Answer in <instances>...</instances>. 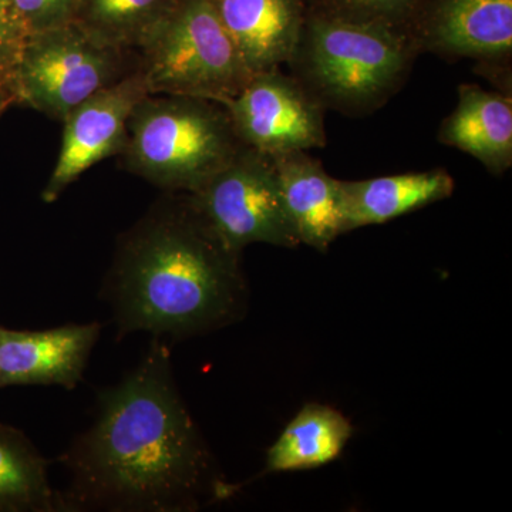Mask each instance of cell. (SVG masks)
<instances>
[{
  "label": "cell",
  "instance_id": "6da1fadb",
  "mask_svg": "<svg viewBox=\"0 0 512 512\" xmlns=\"http://www.w3.org/2000/svg\"><path fill=\"white\" fill-rule=\"evenodd\" d=\"M59 512H194L231 497L175 382L167 340L101 390L92 424L59 458Z\"/></svg>",
  "mask_w": 512,
  "mask_h": 512
},
{
  "label": "cell",
  "instance_id": "7a4b0ae2",
  "mask_svg": "<svg viewBox=\"0 0 512 512\" xmlns=\"http://www.w3.org/2000/svg\"><path fill=\"white\" fill-rule=\"evenodd\" d=\"M101 298L117 338L185 340L247 315L242 252L229 247L187 192H164L117 241Z\"/></svg>",
  "mask_w": 512,
  "mask_h": 512
},
{
  "label": "cell",
  "instance_id": "3957f363",
  "mask_svg": "<svg viewBox=\"0 0 512 512\" xmlns=\"http://www.w3.org/2000/svg\"><path fill=\"white\" fill-rule=\"evenodd\" d=\"M420 55L404 30L306 10L286 66L323 109L366 117L403 89Z\"/></svg>",
  "mask_w": 512,
  "mask_h": 512
},
{
  "label": "cell",
  "instance_id": "277c9868",
  "mask_svg": "<svg viewBox=\"0 0 512 512\" xmlns=\"http://www.w3.org/2000/svg\"><path fill=\"white\" fill-rule=\"evenodd\" d=\"M244 146L224 104L147 94L127 124L123 167L163 192H195Z\"/></svg>",
  "mask_w": 512,
  "mask_h": 512
},
{
  "label": "cell",
  "instance_id": "5b68a950",
  "mask_svg": "<svg viewBox=\"0 0 512 512\" xmlns=\"http://www.w3.org/2000/svg\"><path fill=\"white\" fill-rule=\"evenodd\" d=\"M148 93L225 104L252 73L211 0H178L137 52Z\"/></svg>",
  "mask_w": 512,
  "mask_h": 512
},
{
  "label": "cell",
  "instance_id": "8992f818",
  "mask_svg": "<svg viewBox=\"0 0 512 512\" xmlns=\"http://www.w3.org/2000/svg\"><path fill=\"white\" fill-rule=\"evenodd\" d=\"M136 69L137 55L104 45L77 23L29 33L19 67V106L63 121Z\"/></svg>",
  "mask_w": 512,
  "mask_h": 512
},
{
  "label": "cell",
  "instance_id": "52a82bcc",
  "mask_svg": "<svg viewBox=\"0 0 512 512\" xmlns=\"http://www.w3.org/2000/svg\"><path fill=\"white\" fill-rule=\"evenodd\" d=\"M191 198L229 247L249 245L295 249L301 245L288 212L274 160L242 146Z\"/></svg>",
  "mask_w": 512,
  "mask_h": 512
},
{
  "label": "cell",
  "instance_id": "ba28073f",
  "mask_svg": "<svg viewBox=\"0 0 512 512\" xmlns=\"http://www.w3.org/2000/svg\"><path fill=\"white\" fill-rule=\"evenodd\" d=\"M224 106L241 143L268 156L326 146V110L281 69L252 74Z\"/></svg>",
  "mask_w": 512,
  "mask_h": 512
},
{
  "label": "cell",
  "instance_id": "9c48e42d",
  "mask_svg": "<svg viewBox=\"0 0 512 512\" xmlns=\"http://www.w3.org/2000/svg\"><path fill=\"white\" fill-rule=\"evenodd\" d=\"M410 35L420 53L476 60L511 82L512 0H424Z\"/></svg>",
  "mask_w": 512,
  "mask_h": 512
},
{
  "label": "cell",
  "instance_id": "30bf717a",
  "mask_svg": "<svg viewBox=\"0 0 512 512\" xmlns=\"http://www.w3.org/2000/svg\"><path fill=\"white\" fill-rule=\"evenodd\" d=\"M147 94L146 80L137 67L64 117L62 147L42 192L46 204L59 200L93 165L123 153L128 119Z\"/></svg>",
  "mask_w": 512,
  "mask_h": 512
},
{
  "label": "cell",
  "instance_id": "8fae6325",
  "mask_svg": "<svg viewBox=\"0 0 512 512\" xmlns=\"http://www.w3.org/2000/svg\"><path fill=\"white\" fill-rule=\"evenodd\" d=\"M99 322L67 323L46 330L0 326V389L9 386H60L82 382L97 342Z\"/></svg>",
  "mask_w": 512,
  "mask_h": 512
},
{
  "label": "cell",
  "instance_id": "7c38bea8",
  "mask_svg": "<svg viewBox=\"0 0 512 512\" xmlns=\"http://www.w3.org/2000/svg\"><path fill=\"white\" fill-rule=\"evenodd\" d=\"M252 74L291 59L306 18L305 0H211Z\"/></svg>",
  "mask_w": 512,
  "mask_h": 512
},
{
  "label": "cell",
  "instance_id": "4fadbf2b",
  "mask_svg": "<svg viewBox=\"0 0 512 512\" xmlns=\"http://www.w3.org/2000/svg\"><path fill=\"white\" fill-rule=\"evenodd\" d=\"M289 220L301 245L326 254L343 235L338 180L306 151L272 157Z\"/></svg>",
  "mask_w": 512,
  "mask_h": 512
},
{
  "label": "cell",
  "instance_id": "5bb4252c",
  "mask_svg": "<svg viewBox=\"0 0 512 512\" xmlns=\"http://www.w3.org/2000/svg\"><path fill=\"white\" fill-rule=\"evenodd\" d=\"M343 234L386 224L453 195L456 183L444 168L386 175L360 181L338 180Z\"/></svg>",
  "mask_w": 512,
  "mask_h": 512
},
{
  "label": "cell",
  "instance_id": "9a60e30c",
  "mask_svg": "<svg viewBox=\"0 0 512 512\" xmlns=\"http://www.w3.org/2000/svg\"><path fill=\"white\" fill-rule=\"evenodd\" d=\"M439 143L476 158L501 177L512 167L511 93L487 92L474 84L458 86L456 109L439 128Z\"/></svg>",
  "mask_w": 512,
  "mask_h": 512
},
{
  "label": "cell",
  "instance_id": "2e32d148",
  "mask_svg": "<svg viewBox=\"0 0 512 512\" xmlns=\"http://www.w3.org/2000/svg\"><path fill=\"white\" fill-rule=\"evenodd\" d=\"M353 436L348 417L333 407L308 403L266 454V473H293L328 466L339 458Z\"/></svg>",
  "mask_w": 512,
  "mask_h": 512
},
{
  "label": "cell",
  "instance_id": "e0dca14e",
  "mask_svg": "<svg viewBox=\"0 0 512 512\" xmlns=\"http://www.w3.org/2000/svg\"><path fill=\"white\" fill-rule=\"evenodd\" d=\"M0 512H59L49 461L23 431L0 423Z\"/></svg>",
  "mask_w": 512,
  "mask_h": 512
},
{
  "label": "cell",
  "instance_id": "ac0fdd59",
  "mask_svg": "<svg viewBox=\"0 0 512 512\" xmlns=\"http://www.w3.org/2000/svg\"><path fill=\"white\" fill-rule=\"evenodd\" d=\"M178 0H79L74 23L104 45L137 55Z\"/></svg>",
  "mask_w": 512,
  "mask_h": 512
},
{
  "label": "cell",
  "instance_id": "d6986e66",
  "mask_svg": "<svg viewBox=\"0 0 512 512\" xmlns=\"http://www.w3.org/2000/svg\"><path fill=\"white\" fill-rule=\"evenodd\" d=\"M306 10L410 33L424 0H305Z\"/></svg>",
  "mask_w": 512,
  "mask_h": 512
},
{
  "label": "cell",
  "instance_id": "ffe728a7",
  "mask_svg": "<svg viewBox=\"0 0 512 512\" xmlns=\"http://www.w3.org/2000/svg\"><path fill=\"white\" fill-rule=\"evenodd\" d=\"M28 36L15 0H0V117L19 106V67Z\"/></svg>",
  "mask_w": 512,
  "mask_h": 512
},
{
  "label": "cell",
  "instance_id": "44dd1931",
  "mask_svg": "<svg viewBox=\"0 0 512 512\" xmlns=\"http://www.w3.org/2000/svg\"><path fill=\"white\" fill-rule=\"evenodd\" d=\"M29 33L72 23L79 0H15Z\"/></svg>",
  "mask_w": 512,
  "mask_h": 512
}]
</instances>
